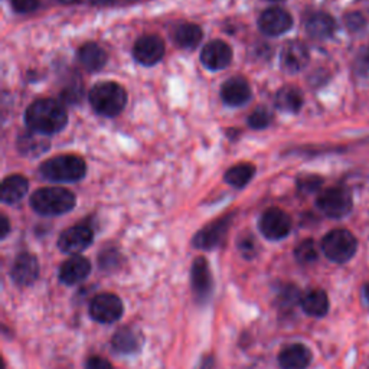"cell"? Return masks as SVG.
<instances>
[{
	"instance_id": "obj_37",
	"label": "cell",
	"mask_w": 369,
	"mask_h": 369,
	"mask_svg": "<svg viewBox=\"0 0 369 369\" xmlns=\"http://www.w3.org/2000/svg\"><path fill=\"white\" fill-rule=\"evenodd\" d=\"M363 298L366 301V305L369 306V283L363 287Z\"/></svg>"
},
{
	"instance_id": "obj_38",
	"label": "cell",
	"mask_w": 369,
	"mask_h": 369,
	"mask_svg": "<svg viewBox=\"0 0 369 369\" xmlns=\"http://www.w3.org/2000/svg\"><path fill=\"white\" fill-rule=\"evenodd\" d=\"M61 2H62L63 5H74V4L81 2V0H61Z\"/></svg>"
},
{
	"instance_id": "obj_26",
	"label": "cell",
	"mask_w": 369,
	"mask_h": 369,
	"mask_svg": "<svg viewBox=\"0 0 369 369\" xmlns=\"http://www.w3.org/2000/svg\"><path fill=\"white\" fill-rule=\"evenodd\" d=\"M174 40L181 48L192 49L202 40V29L193 23H182L175 29Z\"/></svg>"
},
{
	"instance_id": "obj_35",
	"label": "cell",
	"mask_w": 369,
	"mask_h": 369,
	"mask_svg": "<svg viewBox=\"0 0 369 369\" xmlns=\"http://www.w3.org/2000/svg\"><path fill=\"white\" fill-rule=\"evenodd\" d=\"M254 240L253 238H248V240H243V243H238L241 251L244 255H248V254H254Z\"/></svg>"
},
{
	"instance_id": "obj_33",
	"label": "cell",
	"mask_w": 369,
	"mask_h": 369,
	"mask_svg": "<svg viewBox=\"0 0 369 369\" xmlns=\"http://www.w3.org/2000/svg\"><path fill=\"white\" fill-rule=\"evenodd\" d=\"M322 185V179L316 176H308L298 181V188L303 192H313Z\"/></svg>"
},
{
	"instance_id": "obj_25",
	"label": "cell",
	"mask_w": 369,
	"mask_h": 369,
	"mask_svg": "<svg viewBox=\"0 0 369 369\" xmlns=\"http://www.w3.org/2000/svg\"><path fill=\"white\" fill-rule=\"evenodd\" d=\"M18 149L25 156H40L49 149V142L41 133H25L18 140Z\"/></svg>"
},
{
	"instance_id": "obj_15",
	"label": "cell",
	"mask_w": 369,
	"mask_h": 369,
	"mask_svg": "<svg viewBox=\"0 0 369 369\" xmlns=\"http://www.w3.org/2000/svg\"><path fill=\"white\" fill-rule=\"evenodd\" d=\"M282 66L286 73L296 74L305 68L309 62V51L305 44L298 41H291L284 45L282 51Z\"/></svg>"
},
{
	"instance_id": "obj_8",
	"label": "cell",
	"mask_w": 369,
	"mask_h": 369,
	"mask_svg": "<svg viewBox=\"0 0 369 369\" xmlns=\"http://www.w3.org/2000/svg\"><path fill=\"white\" fill-rule=\"evenodd\" d=\"M258 225L261 234L267 240L277 241L289 236L291 229V219L284 211L279 208H270L261 215Z\"/></svg>"
},
{
	"instance_id": "obj_29",
	"label": "cell",
	"mask_w": 369,
	"mask_h": 369,
	"mask_svg": "<svg viewBox=\"0 0 369 369\" xmlns=\"http://www.w3.org/2000/svg\"><path fill=\"white\" fill-rule=\"evenodd\" d=\"M294 257L300 264L315 262L317 260V250H316L313 240L301 241L294 250Z\"/></svg>"
},
{
	"instance_id": "obj_21",
	"label": "cell",
	"mask_w": 369,
	"mask_h": 369,
	"mask_svg": "<svg viewBox=\"0 0 369 369\" xmlns=\"http://www.w3.org/2000/svg\"><path fill=\"white\" fill-rule=\"evenodd\" d=\"M78 59L87 71H98L106 65L107 54L99 45L88 42L80 48Z\"/></svg>"
},
{
	"instance_id": "obj_14",
	"label": "cell",
	"mask_w": 369,
	"mask_h": 369,
	"mask_svg": "<svg viewBox=\"0 0 369 369\" xmlns=\"http://www.w3.org/2000/svg\"><path fill=\"white\" fill-rule=\"evenodd\" d=\"M232 59V49L231 47L224 41H212L210 42L200 54V61L210 70L218 71L224 70L231 63Z\"/></svg>"
},
{
	"instance_id": "obj_5",
	"label": "cell",
	"mask_w": 369,
	"mask_h": 369,
	"mask_svg": "<svg viewBox=\"0 0 369 369\" xmlns=\"http://www.w3.org/2000/svg\"><path fill=\"white\" fill-rule=\"evenodd\" d=\"M358 248V241L352 232L348 229H333L326 234L322 241V250L325 255L338 264L349 261Z\"/></svg>"
},
{
	"instance_id": "obj_4",
	"label": "cell",
	"mask_w": 369,
	"mask_h": 369,
	"mask_svg": "<svg viewBox=\"0 0 369 369\" xmlns=\"http://www.w3.org/2000/svg\"><path fill=\"white\" fill-rule=\"evenodd\" d=\"M85 162L73 155L52 157L41 164V175L52 182H77L84 178Z\"/></svg>"
},
{
	"instance_id": "obj_10",
	"label": "cell",
	"mask_w": 369,
	"mask_h": 369,
	"mask_svg": "<svg viewBox=\"0 0 369 369\" xmlns=\"http://www.w3.org/2000/svg\"><path fill=\"white\" fill-rule=\"evenodd\" d=\"M11 276L12 280L20 287H28L33 284L40 277L38 258L29 253L19 254L13 261Z\"/></svg>"
},
{
	"instance_id": "obj_2",
	"label": "cell",
	"mask_w": 369,
	"mask_h": 369,
	"mask_svg": "<svg viewBox=\"0 0 369 369\" xmlns=\"http://www.w3.org/2000/svg\"><path fill=\"white\" fill-rule=\"evenodd\" d=\"M30 207L41 215H62L75 207V195L65 188H42L30 196Z\"/></svg>"
},
{
	"instance_id": "obj_20",
	"label": "cell",
	"mask_w": 369,
	"mask_h": 369,
	"mask_svg": "<svg viewBox=\"0 0 369 369\" xmlns=\"http://www.w3.org/2000/svg\"><path fill=\"white\" fill-rule=\"evenodd\" d=\"M334 29H337V23L334 19L323 12L313 13L306 20V32L312 38L316 40H326L333 35Z\"/></svg>"
},
{
	"instance_id": "obj_1",
	"label": "cell",
	"mask_w": 369,
	"mask_h": 369,
	"mask_svg": "<svg viewBox=\"0 0 369 369\" xmlns=\"http://www.w3.org/2000/svg\"><path fill=\"white\" fill-rule=\"evenodd\" d=\"M25 119L32 131L41 133L44 136L61 131L68 121L63 106L51 98H42L30 104Z\"/></svg>"
},
{
	"instance_id": "obj_6",
	"label": "cell",
	"mask_w": 369,
	"mask_h": 369,
	"mask_svg": "<svg viewBox=\"0 0 369 369\" xmlns=\"http://www.w3.org/2000/svg\"><path fill=\"white\" fill-rule=\"evenodd\" d=\"M317 208L329 218L339 219L352 211V196L344 188H330L317 198Z\"/></svg>"
},
{
	"instance_id": "obj_40",
	"label": "cell",
	"mask_w": 369,
	"mask_h": 369,
	"mask_svg": "<svg viewBox=\"0 0 369 369\" xmlns=\"http://www.w3.org/2000/svg\"><path fill=\"white\" fill-rule=\"evenodd\" d=\"M274 2H277V0H274Z\"/></svg>"
},
{
	"instance_id": "obj_9",
	"label": "cell",
	"mask_w": 369,
	"mask_h": 369,
	"mask_svg": "<svg viewBox=\"0 0 369 369\" xmlns=\"http://www.w3.org/2000/svg\"><path fill=\"white\" fill-rule=\"evenodd\" d=\"M94 234L87 225H74L65 229L58 240V247L65 254L78 255L92 243Z\"/></svg>"
},
{
	"instance_id": "obj_23",
	"label": "cell",
	"mask_w": 369,
	"mask_h": 369,
	"mask_svg": "<svg viewBox=\"0 0 369 369\" xmlns=\"http://www.w3.org/2000/svg\"><path fill=\"white\" fill-rule=\"evenodd\" d=\"M140 334L138 332H134L130 327H121L119 329L114 337H113V349L119 353L123 355H130V353H136L140 349Z\"/></svg>"
},
{
	"instance_id": "obj_13",
	"label": "cell",
	"mask_w": 369,
	"mask_h": 369,
	"mask_svg": "<svg viewBox=\"0 0 369 369\" xmlns=\"http://www.w3.org/2000/svg\"><path fill=\"white\" fill-rule=\"evenodd\" d=\"M134 58L143 65H155L164 55V44L156 35H145L138 40L133 49Z\"/></svg>"
},
{
	"instance_id": "obj_16",
	"label": "cell",
	"mask_w": 369,
	"mask_h": 369,
	"mask_svg": "<svg viewBox=\"0 0 369 369\" xmlns=\"http://www.w3.org/2000/svg\"><path fill=\"white\" fill-rule=\"evenodd\" d=\"M91 272V262L83 255H73L62 262L59 268V280L63 284H77L88 277Z\"/></svg>"
},
{
	"instance_id": "obj_36",
	"label": "cell",
	"mask_w": 369,
	"mask_h": 369,
	"mask_svg": "<svg viewBox=\"0 0 369 369\" xmlns=\"http://www.w3.org/2000/svg\"><path fill=\"white\" fill-rule=\"evenodd\" d=\"M9 229H11V226H9V221H8V218H6L5 215H2V232H0V237H2V238H6Z\"/></svg>"
},
{
	"instance_id": "obj_30",
	"label": "cell",
	"mask_w": 369,
	"mask_h": 369,
	"mask_svg": "<svg viewBox=\"0 0 369 369\" xmlns=\"http://www.w3.org/2000/svg\"><path fill=\"white\" fill-rule=\"evenodd\" d=\"M270 121H272L270 111H268L267 109H262V107L257 109L248 119V124L253 128H264V127L270 124Z\"/></svg>"
},
{
	"instance_id": "obj_11",
	"label": "cell",
	"mask_w": 369,
	"mask_h": 369,
	"mask_svg": "<svg viewBox=\"0 0 369 369\" xmlns=\"http://www.w3.org/2000/svg\"><path fill=\"white\" fill-rule=\"evenodd\" d=\"M293 25V19L289 12L280 8L267 9L261 13L258 19V26L262 33L268 37H279L290 30Z\"/></svg>"
},
{
	"instance_id": "obj_27",
	"label": "cell",
	"mask_w": 369,
	"mask_h": 369,
	"mask_svg": "<svg viewBox=\"0 0 369 369\" xmlns=\"http://www.w3.org/2000/svg\"><path fill=\"white\" fill-rule=\"evenodd\" d=\"M303 106V95L294 87H283L276 95V107L286 113H297Z\"/></svg>"
},
{
	"instance_id": "obj_39",
	"label": "cell",
	"mask_w": 369,
	"mask_h": 369,
	"mask_svg": "<svg viewBox=\"0 0 369 369\" xmlns=\"http://www.w3.org/2000/svg\"><path fill=\"white\" fill-rule=\"evenodd\" d=\"M365 58H366V61L369 62V48L366 49V54H365Z\"/></svg>"
},
{
	"instance_id": "obj_22",
	"label": "cell",
	"mask_w": 369,
	"mask_h": 369,
	"mask_svg": "<svg viewBox=\"0 0 369 369\" xmlns=\"http://www.w3.org/2000/svg\"><path fill=\"white\" fill-rule=\"evenodd\" d=\"M300 305L306 315L313 317H322L329 310V297L323 290H310L300 298Z\"/></svg>"
},
{
	"instance_id": "obj_28",
	"label": "cell",
	"mask_w": 369,
	"mask_h": 369,
	"mask_svg": "<svg viewBox=\"0 0 369 369\" xmlns=\"http://www.w3.org/2000/svg\"><path fill=\"white\" fill-rule=\"evenodd\" d=\"M255 174V167L250 163H240L237 166L231 167V169L225 174V182L236 186V188H244L251 178Z\"/></svg>"
},
{
	"instance_id": "obj_31",
	"label": "cell",
	"mask_w": 369,
	"mask_h": 369,
	"mask_svg": "<svg viewBox=\"0 0 369 369\" xmlns=\"http://www.w3.org/2000/svg\"><path fill=\"white\" fill-rule=\"evenodd\" d=\"M345 25H346L348 29L356 32V30H361V29L365 28L366 19H365V16H363L362 13H359V12H351V13H348V15L345 16Z\"/></svg>"
},
{
	"instance_id": "obj_34",
	"label": "cell",
	"mask_w": 369,
	"mask_h": 369,
	"mask_svg": "<svg viewBox=\"0 0 369 369\" xmlns=\"http://www.w3.org/2000/svg\"><path fill=\"white\" fill-rule=\"evenodd\" d=\"M85 369H113V365L102 356H92L87 361Z\"/></svg>"
},
{
	"instance_id": "obj_12",
	"label": "cell",
	"mask_w": 369,
	"mask_h": 369,
	"mask_svg": "<svg viewBox=\"0 0 369 369\" xmlns=\"http://www.w3.org/2000/svg\"><path fill=\"white\" fill-rule=\"evenodd\" d=\"M229 228V217L217 219L215 222L207 225L204 229H200L195 238L193 246L200 250H212L218 247L226 236V231Z\"/></svg>"
},
{
	"instance_id": "obj_19",
	"label": "cell",
	"mask_w": 369,
	"mask_h": 369,
	"mask_svg": "<svg viewBox=\"0 0 369 369\" xmlns=\"http://www.w3.org/2000/svg\"><path fill=\"white\" fill-rule=\"evenodd\" d=\"M221 97L228 106L238 107L248 102L251 97V90H250L248 83L244 78L236 77V78L228 80L222 85Z\"/></svg>"
},
{
	"instance_id": "obj_32",
	"label": "cell",
	"mask_w": 369,
	"mask_h": 369,
	"mask_svg": "<svg viewBox=\"0 0 369 369\" xmlns=\"http://www.w3.org/2000/svg\"><path fill=\"white\" fill-rule=\"evenodd\" d=\"M12 6L19 13H29L40 6V0H12Z\"/></svg>"
},
{
	"instance_id": "obj_18",
	"label": "cell",
	"mask_w": 369,
	"mask_h": 369,
	"mask_svg": "<svg viewBox=\"0 0 369 369\" xmlns=\"http://www.w3.org/2000/svg\"><path fill=\"white\" fill-rule=\"evenodd\" d=\"M312 362V352L308 346L294 344L286 346L279 355L282 369H306Z\"/></svg>"
},
{
	"instance_id": "obj_24",
	"label": "cell",
	"mask_w": 369,
	"mask_h": 369,
	"mask_svg": "<svg viewBox=\"0 0 369 369\" xmlns=\"http://www.w3.org/2000/svg\"><path fill=\"white\" fill-rule=\"evenodd\" d=\"M29 188V183L26 178L20 175H12L8 176L2 182V188H0V198L5 204H16L26 195Z\"/></svg>"
},
{
	"instance_id": "obj_3",
	"label": "cell",
	"mask_w": 369,
	"mask_h": 369,
	"mask_svg": "<svg viewBox=\"0 0 369 369\" xmlns=\"http://www.w3.org/2000/svg\"><path fill=\"white\" fill-rule=\"evenodd\" d=\"M90 103L98 114L113 117L120 114L126 107L127 94L116 83H98L90 92Z\"/></svg>"
},
{
	"instance_id": "obj_17",
	"label": "cell",
	"mask_w": 369,
	"mask_h": 369,
	"mask_svg": "<svg viewBox=\"0 0 369 369\" xmlns=\"http://www.w3.org/2000/svg\"><path fill=\"white\" fill-rule=\"evenodd\" d=\"M190 282L193 293L198 298H207L212 291V276L210 272V264L204 257H198L193 261Z\"/></svg>"
},
{
	"instance_id": "obj_7",
	"label": "cell",
	"mask_w": 369,
	"mask_h": 369,
	"mask_svg": "<svg viewBox=\"0 0 369 369\" xmlns=\"http://www.w3.org/2000/svg\"><path fill=\"white\" fill-rule=\"evenodd\" d=\"M123 303L119 296L113 293H102L95 296L90 303V315L98 323H114L123 316Z\"/></svg>"
}]
</instances>
